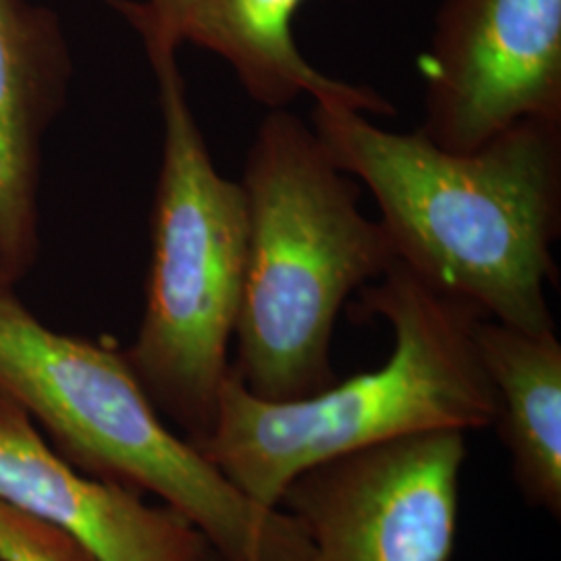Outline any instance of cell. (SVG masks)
Segmentation results:
<instances>
[{
  "label": "cell",
  "instance_id": "6da1fadb",
  "mask_svg": "<svg viewBox=\"0 0 561 561\" xmlns=\"http://www.w3.org/2000/svg\"><path fill=\"white\" fill-rule=\"evenodd\" d=\"M310 125L375 196L398 261L493 321L556 329L545 289L558 277L560 121H522L472 152L333 104L314 102Z\"/></svg>",
  "mask_w": 561,
  "mask_h": 561
},
{
  "label": "cell",
  "instance_id": "7a4b0ae2",
  "mask_svg": "<svg viewBox=\"0 0 561 561\" xmlns=\"http://www.w3.org/2000/svg\"><path fill=\"white\" fill-rule=\"evenodd\" d=\"M362 317L393 329L381 368L289 401L252 396L229 368L217 421L202 454L241 493L277 510L300 472L362 449L435 431H482L497 421V396L477 347L479 308L396 261L362 287ZM489 319V317H486Z\"/></svg>",
  "mask_w": 561,
  "mask_h": 561
},
{
  "label": "cell",
  "instance_id": "3957f363",
  "mask_svg": "<svg viewBox=\"0 0 561 561\" xmlns=\"http://www.w3.org/2000/svg\"><path fill=\"white\" fill-rule=\"evenodd\" d=\"M240 183L248 259L231 368L261 400L310 398L337 382L331 343L343 304L398 256L362 213L352 175L287 108L261 121Z\"/></svg>",
  "mask_w": 561,
  "mask_h": 561
},
{
  "label": "cell",
  "instance_id": "277c9868",
  "mask_svg": "<svg viewBox=\"0 0 561 561\" xmlns=\"http://www.w3.org/2000/svg\"><path fill=\"white\" fill-rule=\"evenodd\" d=\"M0 275V393L83 474L157 495L221 561H308L300 524L248 500L196 445L167 426L123 352L65 335Z\"/></svg>",
  "mask_w": 561,
  "mask_h": 561
},
{
  "label": "cell",
  "instance_id": "5b68a950",
  "mask_svg": "<svg viewBox=\"0 0 561 561\" xmlns=\"http://www.w3.org/2000/svg\"><path fill=\"white\" fill-rule=\"evenodd\" d=\"M159 83L162 161L150 215V268L131 373L183 439L215 428L240 317L248 213L241 183L222 178L190 106L178 59L152 67Z\"/></svg>",
  "mask_w": 561,
  "mask_h": 561
},
{
  "label": "cell",
  "instance_id": "8992f818",
  "mask_svg": "<svg viewBox=\"0 0 561 561\" xmlns=\"http://www.w3.org/2000/svg\"><path fill=\"white\" fill-rule=\"evenodd\" d=\"M466 433L382 443L300 472L279 507L308 561H449L456 551Z\"/></svg>",
  "mask_w": 561,
  "mask_h": 561
},
{
  "label": "cell",
  "instance_id": "52a82bcc",
  "mask_svg": "<svg viewBox=\"0 0 561 561\" xmlns=\"http://www.w3.org/2000/svg\"><path fill=\"white\" fill-rule=\"evenodd\" d=\"M422 134L472 152L522 121L561 123V0H445L428 50Z\"/></svg>",
  "mask_w": 561,
  "mask_h": 561
},
{
  "label": "cell",
  "instance_id": "ba28073f",
  "mask_svg": "<svg viewBox=\"0 0 561 561\" xmlns=\"http://www.w3.org/2000/svg\"><path fill=\"white\" fill-rule=\"evenodd\" d=\"M0 497L80 541L96 561H206L217 551L175 510L73 468L0 393Z\"/></svg>",
  "mask_w": 561,
  "mask_h": 561
},
{
  "label": "cell",
  "instance_id": "9c48e42d",
  "mask_svg": "<svg viewBox=\"0 0 561 561\" xmlns=\"http://www.w3.org/2000/svg\"><path fill=\"white\" fill-rule=\"evenodd\" d=\"M69 81L57 15L30 0H0V275L13 283L41 256L42 141Z\"/></svg>",
  "mask_w": 561,
  "mask_h": 561
},
{
  "label": "cell",
  "instance_id": "30bf717a",
  "mask_svg": "<svg viewBox=\"0 0 561 561\" xmlns=\"http://www.w3.org/2000/svg\"><path fill=\"white\" fill-rule=\"evenodd\" d=\"M304 2L201 0L183 42L227 60L245 94L268 111L287 108L301 94H310L317 104L345 106L362 115H396L393 104L377 90L333 80L306 60L291 34Z\"/></svg>",
  "mask_w": 561,
  "mask_h": 561
},
{
  "label": "cell",
  "instance_id": "8fae6325",
  "mask_svg": "<svg viewBox=\"0 0 561 561\" xmlns=\"http://www.w3.org/2000/svg\"><path fill=\"white\" fill-rule=\"evenodd\" d=\"M477 347L497 396L493 428L510 449L524 500L561 514V343L539 333L481 319Z\"/></svg>",
  "mask_w": 561,
  "mask_h": 561
},
{
  "label": "cell",
  "instance_id": "7c38bea8",
  "mask_svg": "<svg viewBox=\"0 0 561 561\" xmlns=\"http://www.w3.org/2000/svg\"><path fill=\"white\" fill-rule=\"evenodd\" d=\"M0 561H96L59 526L0 497Z\"/></svg>",
  "mask_w": 561,
  "mask_h": 561
},
{
  "label": "cell",
  "instance_id": "4fadbf2b",
  "mask_svg": "<svg viewBox=\"0 0 561 561\" xmlns=\"http://www.w3.org/2000/svg\"><path fill=\"white\" fill-rule=\"evenodd\" d=\"M201 0H108L140 34L150 65L178 59L185 25Z\"/></svg>",
  "mask_w": 561,
  "mask_h": 561
},
{
  "label": "cell",
  "instance_id": "5bb4252c",
  "mask_svg": "<svg viewBox=\"0 0 561 561\" xmlns=\"http://www.w3.org/2000/svg\"><path fill=\"white\" fill-rule=\"evenodd\" d=\"M206 561H221V558H219V556H213V558H210V560H206Z\"/></svg>",
  "mask_w": 561,
  "mask_h": 561
}]
</instances>
